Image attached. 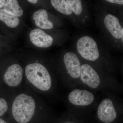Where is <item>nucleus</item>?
<instances>
[{"mask_svg": "<svg viewBox=\"0 0 123 123\" xmlns=\"http://www.w3.org/2000/svg\"><path fill=\"white\" fill-rule=\"evenodd\" d=\"M68 99L71 103L75 105L87 106L93 103L94 97L90 91L76 89L70 92Z\"/></svg>", "mask_w": 123, "mask_h": 123, "instance_id": "5", "label": "nucleus"}, {"mask_svg": "<svg viewBox=\"0 0 123 123\" xmlns=\"http://www.w3.org/2000/svg\"><path fill=\"white\" fill-rule=\"evenodd\" d=\"M80 76L82 81L91 88L95 89L100 84L99 75L89 65L85 64L81 66Z\"/></svg>", "mask_w": 123, "mask_h": 123, "instance_id": "6", "label": "nucleus"}, {"mask_svg": "<svg viewBox=\"0 0 123 123\" xmlns=\"http://www.w3.org/2000/svg\"><path fill=\"white\" fill-rule=\"evenodd\" d=\"M28 80L39 89L46 91L50 89L52 85L50 75L46 68L39 63L28 65L25 69Z\"/></svg>", "mask_w": 123, "mask_h": 123, "instance_id": "2", "label": "nucleus"}, {"mask_svg": "<svg viewBox=\"0 0 123 123\" xmlns=\"http://www.w3.org/2000/svg\"><path fill=\"white\" fill-rule=\"evenodd\" d=\"M6 1V0H0V9L4 7Z\"/></svg>", "mask_w": 123, "mask_h": 123, "instance_id": "18", "label": "nucleus"}, {"mask_svg": "<svg viewBox=\"0 0 123 123\" xmlns=\"http://www.w3.org/2000/svg\"><path fill=\"white\" fill-rule=\"evenodd\" d=\"M8 104L5 99L0 98V116L3 115L8 110Z\"/></svg>", "mask_w": 123, "mask_h": 123, "instance_id": "16", "label": "nucleus"}, {"mask_svg": "<svg viewBox=\"0 0 123 123\" xmlns=\"http://www.w3.org/2000/svg\"><path fill=\"white\" fill-rule=\"evenodd\" d=\"M30 37L32 43L38 47L46 48L50 47L53 43L52 37L40 29H36L31 31Z\"/></svg>", "mask_w": 123, "mask_h": 123, "instance_id": "9", "label": "nucleus"}, {"mask_svg": "<svg viewBox=\"0 0 123 123\" xmlns=\"http://www.w3.org/2000/svg\"><path fill=\"white\" fill-rule=\"evenodd\" d=\"M66 1L75 14L79 15L81 13L82 7L81 1L80 0H66Z\"/></svg>", "mask_w": 123, "mask_h": 123, "instance_id": "15", "label": "nucleus"}, {"mask_svg": "<svg viewBox=\"0 0 123 123\" xmlns=\"http://www.w3.org/2000/svg\"><path fill=\"white\" fill-rule=\"evenodd\" d=\"M104 24L108 30L114 37L117 39L121 38L123 42V27L118 18L114 15L108 14L104 18Z\"/></svg>", "mask_w": 123, "mask_h": 123, "instance_id": "10", "label": "nucleus"}, {"mask_svg": "<svg viewBox=\"0 0 123 123\" xmlns=\"http://www.w3.org/2000/svg\"><path fill=\"white\" fill-rule=\"evenodd\" d=\"M0 20L9 27L12 28L18 26L20 22L19 18L7 13L4 9H0Z\"/></svg>", "mask_w": 123, "mask_h": 123, "instance_id": "13", "label": "nucleus"}, {"mask_svg": "<svg viewBox=\"0 0 123 123\" xmlns=\"http://www.w3.org/2000/svg\"><path fill=\"white\" fill-rule=\"evenodd\" d=\"M33 19L36 26L40 29H51L53 27V23L48 20V14L44 9L39 10L33 14Z\"/></svg>", "mask_w": 123, "mask_h": 123, "instance_id": "11", "label": "nucleus"}, {"mask_svg": "<svg viewBox=\"0 0 123 123\" xmlns=\"http://www.w3.org/2000/svg\"><path fill=\"white\" fill-rule=\"evenodd\" d=\"M51 4L56 10L61 13L66 15H70L73 11L64 0H52Z\"/></svg>", "mask_w": 123, "mask_h": 123, "instance_id": "14", "label": "nucleus"}, {"mask_svg": "<svg viewBox=\"0 0 123 123\" xmlns=\"http://www.w3.org/2000/svg\"><path fill=\"white\" fill-rule=\"evenodd\" d=\"M77 47L79 54L86 60L94 61L99 57L97 43L90 37L84 36L79 39L77 42Z\"/></svg>", "mask_w": 123, "mask_h": 123, "instance_id": "3", "label": "nucleus"}, {"mask_svg": "<svg viewBox=\"0 0 123 123\" xmlns=\"http://www.w3.org/2000/svg\"></svg>", "mask_w": 123, "mask_h": 123, "instance_id": "21", "label": "nucleus"}, {"mask_svg": "<svg viewBox=\"0 0 123 123\" xmlns=\"http://www.w3.org/2000/svg\"><path fill=\"white\" fill-rule=\"evenodd\" d=\"M106 1L113 4H118L121 5H123V0H107Z\"/></svg>", "mask_w": 123, "mask_h": 123, "instance_id": "17", "label": "nucleus"}, {"mask_svg": "<svg viewBox=\"0 0 123 123\" xmlns=\"http://www.w3.org/2000/svg\"><path fill=\"white\" fill-rule=\"evenodd\" d=\"M35 103L33 98L21 94L16 97L13 103L12 114L15 121L20 123L29 122L34 115Z\"/></svg>", "mask_w": 123, "mask_h": 123, "instance_id": "1", "label": "nucleus"}, {"mask_svg": "<svg viewBox=\"0 0 123 123\" xmlns=\"http://www.w3.org/2000/svg\"><path fill=\"white\" fill-rule=\"evenodd\" d=\"M97 114L98 118L103 123H109L114 121L117 113L111 100L108 98L103 99L98 106Z\"/></svg>", "mask_w": 123, "mask_h": 123, "instance_id": "4", "label": "nucleus"}, {"mask_svg": "<svg viewBox=\"0 0 123 123\" xmlns=\"http://www.w3.org/2000/svg\"><path fill=\"white\" fill-rule=\"evenodd\" d=\"M28 2H31L32 4H36L38 2V0H27Z\"/></svg>", "mask_w": 123, "mask_h": 123, "instance_id": "19", "label": "nucleus"}, {"mask_svg": "<svg viewBox=\"0 0 123 123\" xmlns=\"http://www.w3.org/2000/svg\"><path fill=\"white\" fill-rule=\"evenodd\" d=\"M63 60L69 74L74 78L79 77L80 76V63L77 55L73 52H68L64 56Z\"/></svg>", "mask_w": 123, "mask_h": 123, "instance_id": "8", "label": "nucleus"}, {"mask_svg": "<svg viewBox=\"0 0 123 123\" xmlns=\"http://www.w3.org/2000/svg\"><path fill=\"white\" fill-rule=\"evenodd\" d=\"M23 69L19 65L14 64L9 66L5 73L4 80L6 84L11 87L20 85L22 79Z\"/></svg>", "mask_w": 123, "mask_h": 123, "instance_id": "7", "label": "nucleus"}, {"mask_svg": "<svg viewBox=\"0 0 123 123\" xmlns=\"http://www.w3.org/2000/svg\"><path fill=\"white\" fill-rule=\"evenodd\" d=\"M0 123H7L2 119H0Z\"/></svg>", "mask_w": 123, "mask_h": 123, "instance_id": "20", "label": "nucleus"}, {"mask_svg": "<svg viewBox=\"0 0 123 123\" xmlns=\"http://www.w3.org/2000/svg\"><path fill=\"white\" fill-rule=\"evenodd\" d=\"M4 10L9 14L19 17L22 16L23 12L17 0H7L6 1Z\"/></svg>", "mask_w": 123, "mask_h": 123, "instance_id": "12", "label": "nucleus"}]
</instances>
